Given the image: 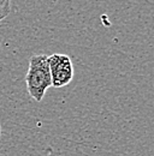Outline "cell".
<instances>
[{"mask_svg":"<svg viewBox=\"0 0 154 156\" xmlns=\"http://www.w3.org/2000/svg\"><path fill=\"white\" fill-rule=\"evenodd\" d=\"M11 12V0H0V22L4 20Z\"/></svg>","mask_w":154,"mask_h":156,"instance_id":"3","label":"cell"},{"mask_svg":"<svg viewBox=\"0 0 154 156\" xmlns=\"http://www.w3.org/2000/svg\"><path fill=\"white\" fill-rule=\"evenodd\" d=\"M0 132H1V130H0Z\"/></svg>","mask_w":154,"mask_h":156,"instance_id":"4","label":"cell"},{"mask_svg":"<svg viewBox=\"0 0 154 156\" xmlns=\"http://www.w3.org/2000/svg\"><path fill=\"white\" fill-rule=\"evenodd\" d=\"M48 55L38 54L29 59V67L25 76L27 90L31 98L41 102L47 89L52 87V79L48 67Z\"/></svg>","mask_w":154,"mask_h":156,"instance_id":"1","label":"cell"},{"mask_svg":"<svg viewBox=\"0 0 154 156\" xmlns=\"http://www.w3.org/2000/svg\"><path fill=\"white\" fill-rule=\"evenodd\" d=\"M52 87L63 88L71 83L74 78V65L69 55L54 53L47 58Z\"/></svg>","mask_w":154,"mask_h":156,"instance_id":"2","label":"cell"}]
</instances>
